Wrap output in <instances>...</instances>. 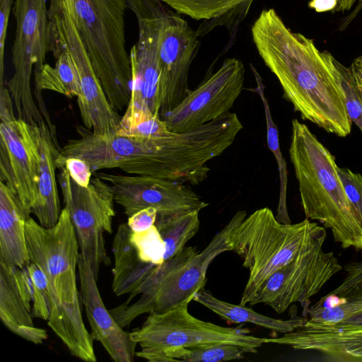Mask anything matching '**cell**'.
I'll use <instances>...</instances> for the list:
<instances>
[{
    "label": "cell",
    "mask_w": 362,
    "mask_h": 362,
    "mask_svg": "<svg viewBox=\"0 0 362 362\" xmlns=\"http://www.w3.org/2000/svg\"><path fill=\"white\" fill-rule=\"evenodd\" d=\"M13 0H0V81L3 83L4 69V48L11 11Z\"/></svg>",
    "instance_id": "d590c367"
},
{
    "label": "cell",
    "mask_w": 362,
    "mask_h": 362,
    "mask_svg": "<svg viewBox=\"0 0 362 362\" xmlns=\"http://www.w3.org/2000/svg\"><path fill=\"white\" fill-rule=\"evenodd\" d=\"M39 159L37 198L31 214L45 228L54 226L62 209L57 185L56 160L62 148L55 144L45 121L33 124Z\"/></svg>",
    "instance_id": "ffe728a7"
},
{
    "label": "cell",
    "mask_w": 362,
    "mask_h": 362,
    "mask_svg": "<svg viewBox=\"0 0 362 362\" xmlns=\"http://www.w3.org/2000/svg\"><path fill=\"white\" fill-rule=\"evenodd\" d=\"M12 12L16 21L11 48L13 76L7 84L18 118L30 124L45 119L34 101L31 76L38 73L51 52V33L46 0H15Z\"/></svg>",
    "instance_id": "ba28073f"
},
{
    "label": "cell",
    "mask_w": 362,
    "mask_h": 362,
    "mask_svg": "<svg viewBox=\"0 0 362 362\" xmlns=\"http://www.w3.org/2000/svg\"><path fill=\"white\" fill-rule=\"evenodd\" d=\"M303 307L304 326L323 329H362V284L341 296L327 294L311 308Z\"/></svg>",
    "instance_id": "7402d4cb"
},
{
    "label": "cell",
    "mask_w": 362,
    "mask_h": 362,
    "mask_svg": "<svg viewBox=\"0 0 362 362\" xmlns=\"http://www.w3.org/2000/svg\"><path fill=\"white\" fill-rule=\"evenodd\" d=\"M326 235L325 227L307 218L294 224L281 223L267 207L239 221L227 242L249 270L240 304H249L267 279L300 254L324 244Z\"/></svg>",
    "instance_id": "277c9868"
},
{
    "label": "cell",
    "mask_w": 362,
    "mask_h": 362,
    "mask_svg": "<svg viewBox=\"0 0 362 362\" xmlns=\"http://www.w3.org/2000/svg\"><path fill=\"white\" fill-rule=\"evenodd\" d=\"M33 287V317L48 321L50 315V298L46 277L34 262L26 266Z\"/></svg>",
    "instance_id": "4dcf8cb0"
},
{
    "label": "cell",
    "mask_w": 362,
    "mask_h": 362,
    "mask_svg": "<svg viewBox=\"0 0 362 362\" xmlns=\"http://www.w3.org/2000/svg\"><path fill=\"white\" fill-rule=\"evenodd\" d=\"M30 214L18 195L0 181V262L21 269L30 263L25 237Z\"/></svg>",
    "instance_id": "44dd1931"
},
{
    "label": "cell",
    "mask_w": 362,
    "mask_h": 362,
    "mask_svg": "<svg viewBox=\"0 0 362 362\" xmlns=\"http://www.w3.org/2000/svg\"><path fill=\"white\" fill-rule=\"evenodd\" d=\"M338 0H311L308 3L310 8L317 13L333 11L337 7Z\"/></svg>",
    "instance_id": "ab89813d"
},
{
    "label": "cell",
    "mask_w": 362,
    "mask_h": 362,
    "mask_svg": "<svg viewBox=\"0 0 362 362\" xmlns=\"http://www.w3.org/2000/svg\"><path fill=\"white\" fill-rule=\"evenodd\" d=\"M136 257L141 262L159 266L165 262V242L156 225L140 232L129 233Z\"/></svg>",
    "instance_id": "f546056e"
},
{
    "label": "cell",
    "mask_w": 362,
    "mask_h": 362,
    "mask_svg": "<svg viewBox=\"0 0 362 362\" xmlns=\"http://www.w3.org/2000/svg\"><path fill=\"white\" fill-rule=\"evenodd\" d=\"M362 11V0H358L355 8L341 22L339 30H344Z\"/></svg>",
    "instance_id": "60d3db41"
},
{
    "label": "cell",
    "mask_w": 362,
    "mask_h": 362,
    "mask_svg": "<svg viewBox=\"0 0 362 362\" xmlns=\"http://www.w3.org/2000/svg\"><path fill=\"white\" fill-rule=\"evenodd\" d=\"M346 276L341 283L329 294L341 296L352 288L362 284V259L354 261L344 266Z\"/></svg>",
    "instance_id": "e575fe53"
},
{
    "label": "cell",
    "mask_w": 362,
    "mask_h": 362,
    "mask_svg": "<svg viewBox=\"0 0 362 362\" xmlns=\"http://www.w3.org/2000/svg\"><path fill=\"white\" fill-rule=\"evenodd\" d=\"M64 167L75 182L82 187L88 186L93 172L86 160L76 157H69L64 159Z\"/></svg>",
    "instance_id": "836d02e7"
},
{
    "label": "cell",
    "mask_w": 362,
    "mask_h": 362,
    "mask_svg": "<svg viewBox=\"0 0 362 362\" xmlns=\"http://www.w3.org/2000/svg\"><path fill=\"white\" fill-rule=\"evenodd\" d=\"M54 49L70 55L80 79L81 96L77 104L84 127L103 136L115 135L122 117L110 104L72 18L58 22L53 30Z\"/></svg>",
    "instance_id": "4fadbf2b"
},
{
    "label": "cell",
    "mask_w": 362,
    "mask_h": 362,
    "mask_svg": "<svg viewBox=\"0 0 362 362\" xmlns=\"http://www.w3.org/2000/svg\"><path fill=\"white\" fill-rule=\"evenodd\" d=\"M78 272L80 298L85 308L93 339L101 344L114 361H133L137 344L105 308L98 287V279L81 255Z\"/></svg>",
    "instance_id": "e0dca14e"
},
{
    "label": "cell",
    "mask_w": 362,
    "mask_h": 362,
    "mask_svg": "<svg viewBox=\"0 0 362 362\" xmlns=\"http://www.w3.org/2000/svg\"><path fill=\"white\" fill-rule=\"evenodd\" d=\"M176 13L192 19L208 21L218 18L236 7L247 16L253 0H161Z\"/></svg>",
    "instance_id": "4316f807"
},
{
    "label": "cell",
    "mask_w": 362,
    "mask_h": 362,
    "mask_svg": "<svg viewBox=\"0 0 362 362\" xmlns=\"http://www.w3.org/2000/svg\"><path fill=\"white\" fill-rule=\"evenodd\" d=\"M245 67L237 58L226 59L163 118L168 130L183 132L226 114L243 90Z\"/></svg>",
    "instance_id": "7c38bea8"
},
{
    "label": "cell",
    "mask_w": 362,
    "mask_h": 362,
    "mask_svg": "<svg viewBox=\"0 0 362 362\" xmlns=\"http://www.w3.org/2000/svg\"><path fill=\"white\" fill-rule=\"evenodd\" d=\"M246 351L231 344H215L192 348H176L166 355V362H221L239 360Z\"/></svg>",
    "instance_id": "83f0119b"
},
{
    "label": "cell",
    "mask_w": 362,
    "mask_h": 362,
    "mask_svg": "<svg viewBox=\"0 0 362 362\" xmlns=\"http://www.w3.org/2000/svg\"><path fill=\"white\" fill-rule=\"evenodd\" d=\"M139 28L137 42L130 51L132 95L119 129L127 128L141 118L158 115L160 107V34L168 9L161 0H126Z\"/></svg>",
    "instance_id": "9c48e42d"
},
{
    "label": "cell",
    "mask_w": 362,
    "mask_h": 362,
    "mask_svg": "<svg viewBox=\"0 0 362 362\" xmlns=\"http://www.w3.org/2000/svg\"><path fill=\"white\" fill-rule=\"evenodd\" d=\"M13 99L8 88L1 86L0 90V119L6 122L16 119L13 108Z\"/></svg>",
    "instance_id": "74e56055"
},
{
    "label": "cell",
    "mask_w": 362,
    "mask_h": 362,
    "mask_svg": "<svg viewBox=\"0 0 362 362\" xmlns=\"http://www.w3.org/2000/svg\"><path fill=\"white\" fill-rule=\"evenodd\" d=\"M349 69L362 100V54L352 62Z\"/></svg>",
    "instance_id": "f35d334b"
},
{
    "label": "cell",
    "mask_w": 362,
    "mask_h": 362,
    "mask_svg": "<svg viewBox=\"0 0 362 362\" xmlns=\"http://www.w3.org/2000/svg\"><path fill=\"white\" fill-rule=\"evenodd\" d=\"M32 282L26 267L21 269L0 262V318L13 334L35 344L47 339L46 329L33 321Z\"/></svg>",
    "instance_id": "ac0fdd59"
},
{
    "label": "cell",
    "mask_w": 362,
    "mask_h": 362,
    "mask_svg": "<svg viewBox=\"0 0 362 362\" xmlns=\"http://www.w3.org/2000/svg\"><path fill=\"white\" fill-rule=\"evenodd\" d=\"M30 262L44 273L50 298L48 326L70 354L86 362H95L93 338L86 329L76 282L80 250L68 211L62 209L57 224L45 228L33 218L25 223Z\"/></svg>",
    "instance_id": "7a4b0ae2"
},
{
    "label": "cell",
    "mask_w": 362,
    "mask_h": 362,
    "mask_svg": "<svg viewBox=\"0 0 362 362\" xmlns=\"http://www.w3.org/2000/svg\"><path fill=\"white\" fill-rule=\"evenodd\" d=\"M263 341L317 351L334 361L362 362V329L339 331L303 325L280 337L263 338Z\"/></svg>",
    "instance_id": "d6986e66"
},
{
    "label": "cell",
    "mask_w": 362,
    "mask_h": 362,
    "mask_svg": "<svg viewBox=\"0 0 362 362\" xmlns=\"http://www.w3.org/2000/svg\"><path fill=\"white\" fill-rule=\"evenodd\" d=\"M250 68L256 81V90L261 98L264 110L267 145L274 156L278 165L280 190L276 218L281 223H291L286 204L288 171L286 160L280 149L278 129L272 117L269 105L264 94L262 78L252 64H250Z\"/></svg>",
    "instance_id": "484cf974"
},
{
    "label": "cell",
    "mask_w": 362,
    "mask_h": 362,
    "mask_svg": "<svg viewBox=\"0 0 362 362\" xmlns=\"http://www.w3.org/2000/svg\"><path fill=\"white\" fill-rule=\"evenodd\" d=\"M158 211L153 207H147L138 211L128 217L127 225L133 232L145 230L156 224Z\"/></svg>",
    "instance_id": "8d00e7d4"
},
{
    "label": "cell",
    "mask_w": 362,
    "mask_h": 362,
    "mask_svg": "<svg viewBox=\"0 0 362 362\" xmlns=\"http://www.w3.org/2000/svg\"><path fill=\"white\" fill-rule=\"evenodd\" d=\"M126 0H76V23L94 71L117 111L132 95V66L125 40Z\"/></svg>",
    "instance_id": "5b68a950"
},
{
    "label": "cell",
    "mask_w": 362,
    "mask_h": 362,
    "mask_svg": "<svg viewBox=\"0 0 362 362\" xmlns=\"http://www.w3.org/2000/svg\"><path fill=\"white\" fill-rule=\"evenodd\" d=\"M34 95L38 107L52 136L57 139L56 127L52 122L42 91H54L69 98L81 97L82 93L78 74L70 55L67 52L62 51L56 58L54 65L52 66L45 63L40 71L34 74Z\"/></svg>",
    "instance_id": "603a6c76"
},
{
    "label": "cell",
    "mask_w": 362,
    "mask_h": 362,
    "mask_svg": "<svg viewBox=\"0 0 362 362\" xmlns=\"http://www.w3.org/2000/svg\"><path fill=\"white\" fill-rule=\"evenodd\" d=\"M94 175L107 182L115 202L127 217L138 211L153 207L158 216L199 211L208 206L188 186L175 181L146 175L129 176L105 173Z\"/></svg>",
    "instance_id": "9a60e30c"
},
{
    "label": "cell",
    "mask_w": 362,
    "mask_h": 362,
    "mask_svg": "<svg viewBox=\"0 0 362 362\" xmlns=\"http://www.w3.org/2000/svg\"><path fill=\"white\" fill-rule=\"evenodd\" d=\"M38 175L33 124L18 117L1 122L0 180L18 195L30 214L37 198Z\"/></svg>",
    "instance_id": "2e32d148"
},
{
    "label": "cell",
    "mask_w": 362,
    "mask_h": 362,
    "mask_svg": "<svg viewBox=\"0 0 362 362\" xmlns=\"http://www.w3.org/2000/svg\"><path fill=\"white\" fill-rule=\"evenodd\" d=\"M199 211L157 216L156 226L165 244V262L180 253L199 228Z\"/></svg>",
    "instance_id": "d4e9b609"
},
{
    "label": "cell",
    "mask_w": 362,
    "mask_h": 362,
    "mask_svg": "<svg viewBox=\"0 0 362 362\" xmlns=\"http://www.w3.org/2000/svg\"><path fill=\"white\" fill-rule=\"evenodd\" d=\"M188 303L163 313L151 312L142 326L129 334L139 346L136 356L151 362H166V355L176 348L231 344L246 353H257L263 338L249 334L247 328L226 327L199 320L188 311Z\"/></svg>",
    "instance_id": "52a82bcc"
},
{
    "label": "cell",
    "mask_w": 362,
    "mask_h": 362,
    "mask_svg": "<svg viewBox=\"0 0 362 362\" xmlns=\"http://www.w3.org/2000/svg\"><path fill=\"white\" fill-rule=\"evenodd\" d=\"M356 0H338L337 7L332 11L334 12H344L349 11L356 3Z\"/></svg>",
    "instance_id": "b9f144b4"
},
{
    "label": "cell",
    "mask_w": 362,
    "mask_h": 362,
    "mask_svg": "<svg viewBox=\"0 0 362 362\" xmlns=\"http://www.w3.org/2000/svg\"><path fill=\"white\" fill-rule=\"evenodd\" d=\"M193 300L226 320L233 323H251L283 334L303 326L307 320L306 317H299L296 312L287 320L272 318L258 313L245 305L232 304L218 299L204 288L195 294Z\"/></svg>",
    "instance_id": "cb8c5ba5"
},
{
    "label": "cell",
    "mask_w": 362,
    "mask_h": 362,
    "mask_svg": "<svg viewBox=\"0 0 362 362\" xmlns=\"http://www.w3.org/2000/svg\"><path fill=\"white\" fill-rule=\"evenodd\" d=\"M337 170L362 228V175L344 167L338 166Z\"/></svg>",
    "instance_id": "d6a6232c"
},
{
    "label": "cell",
    "mask_w": 362,
    "mask_h": 362,
    "mask_svg": "<svg viewBox=\"0 0 362 362\" xmlns=\"http://www.w3.org/2000/svg\"><path fill=\"white\" fill-rule=\"evenodd\" d=\"M322 57L332 74L341 85L348 115L362 133V100L349 69L339 62L329 52H322Z\"/></svg>",
    "instance_id": "f1b7e54d"
},
{
    "label": "cell",
    "mask_w": 362,
    "mask_h": 362,
    "mask_svg": "<svg viewBox=\"0 0 362 362\" xmlns=\"http://www.w3.org/2000/svg\"><path fill=\"white\" fill-rule=\"evenodd\" d=\"M318 245L283 266L261 285L250 305L263 303L277 313L300 302L302 306L343 267L333 252H325Z\"/></svg>",
    "instance_id": "8fae6325"
},
{
    "label": "cell",
    "mask_w": 362,
    "mask_h": 362,
    "mask_svg": "<svg viewBox=\"0 0 362 362\" xmlns=\"http://www.w3.org/2000/svg\"><path fill=\"white\" fill-rule=\"evenodd\" d=\"M58 170L64 208L75 229L80 255L98 279L100 267L111 263L104 238L105 233H112L115 215L111 187L95 175L88 186L82 187L74 182L65 167Z\"/></svg>",
    "instance_id": "30bf717a"
},
{
    "label": "cell",
    "mask_w": 362,
    "mask_h": 362,
    "mask_svg": "<svg viewBox=\"0 0 362 362\" xmlns=\"http://www.w3.org/2000/svg\"><path fill=\"white\" fill-rule=\"evenodd\" d=\"M289 156L305 218L330 229L342 248L362 250V228L338 173L335 157L297 119L291 122Z\"/></svg>",
    "instance_id": "3957f363"
},
{
    "label": "cell",
    "mask_w": 362,
    "mask_h": 362,
    "mask_svg": "<svg viewBox=\"0 0 362 362\" xmlns=\"http://www.w3.org/2000/svg\"><path fill=\"white\" fill-rule=\"evenodd\" d=\"M251 33L259 55L301 118L337 136L349 135L353 123L341 85L314 41L293 32L272 8L261 11Z\"/></svg>",
    "instance_id": "6da1fadb"
},
{
    "label": "cell",
    "mask_w": 362,
    "mask_h": 362,
    "mask_svg": "<svg viewBox=\"0 0 362 362\" xmlns=\"http://www.w3.org/2000/svg\"><path fill=\"white\" fill-rule=\"evenodd\" d=\"M199 45L196 31L179 13L168 8L158 46L160 71L158 114L162 119L189 92V71Z\"/></svg>",
    "instance_id": "5bb4252c"
},
{
    "label": "cell",
    "mask_w": 362,
    "mask_h": 362,
    "mask_svg": "<svg viewBox=\"0 0 362 362\" xmlns=\"http://www.w3.org/2000/svg\"><path fill=\"white\" fill-rule=\"evenodd\" d=\"M246 216V211H238L202 251L192 246L185 247L165 261L146 292L134 302H124L109 310L117 322L122 328L127 327L143 314L163 313L182 303H189L195 294L204 288L210 264L220 254L230 251L228 235Z\"/></svg>",
    "instance_id": "8992f818"
},
{
    "label": "cell",
    "mask_w": 362,
    "mask_h": 362,
    "mask_svg": "<svg viewBox=\"0 0 362 362\" xmlns=\"http://www.w3.org/2000/svg\"><path fill=\"white\" fill-rule=\"evenodd\" d=\"M165 122L158 115H149L141 118L132 126L117 130L119 136L152 139L172 134Z\"/></svg>",
    "instance_id": "1f68e13d"
}]
</instances>
